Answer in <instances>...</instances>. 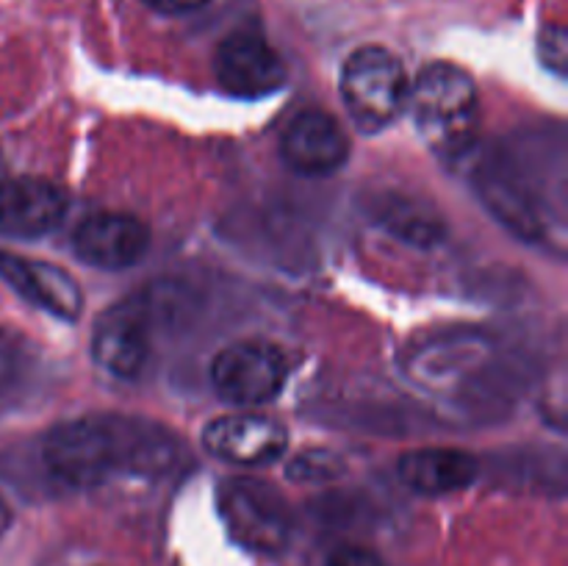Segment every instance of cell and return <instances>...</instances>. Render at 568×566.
<instances>
[{"mask_svg":"<svg viewBox=\"0 0 568 566\" xmlns=\"http://www.w3.org/2000/svg\"><path fill=\"white\" fill-rule=\"evenodd\" d=\"M281 155L300 175H331L347 161L349 142L336 117L322 109H305L283 128Z\"/></svg>","mask_w":568,"mask_h":566,"instance_id":"cell-8","label":"cell"},{"mask_svg":"<svg viewBox=\"0 0 568 566\" xmlns=\"http://www.w3.org/2000/svg\"><path fill=\"white\" fill-rule=\"evenodd\" d=\"M327 566H386L381 560V555L372 553V549L358 547V544H344V547L333 549Z\"/></svg>","mask_w":568,"mask_h":566,"instance_id":"cell-18","label":"cell"},{"mask_svg":"<svg viewBox=\"0 0 568 566\" xmlns=\"http://www.w3.org/2000/svg\"><path fill=\"white\" fill-rule=\"evenodd\" d=\"M72 247L87 264L100 270L133 266L150 247V231L142 220L122 211H94L72 233Z\"/></svg>","mask_w":568,"mask_h":566,"instance_id":"cell-9","label":"cell"},{"mask_svg":"<svg viewBox=\"0 0 568 566\" xmlns=\"http://www.w3.org/2000/svg\"><path fill=\"white\" fill-rule=\"evenodd\" d=\"M220 514L227 530L255 553H277L292 533V514L281 494L253 477H233L220 486Z\"/></svg>","mask_w":568,"mask_h":566,"instance_id":"cell-5","label":"cell"},{"mask_svg":"<svg viewBox=\"0 0 568 566\" xmlns=\"http://www.w3.org/2000/svg\"><path fill=\"white\" fill-rule=\"evenodd\" d=\"M203 447L227 464L264 466L286 453L288 433L270 416L231 414L205 425Z\"/></svg>","mask_w":568,"mask_h":566,"instance_id":"cell-10","label":"cell"},{"mask_svg":"<svg viewBox=\"0 0 568 566\" xmlns=\"http://www.w3.org/2000/svg\"><path fill=\"white\" fill-rule=\"evenodd\" d=\"M408 72L403 61L381 44L353 50L342 70V98L361 131H383L408 105Z\"/></svg>","mask_w":568,"mask_h":566,"instance_id":"cell-3","label":"cell"},{"mask_svg":"<svg viewBox=\"0 0 568 566\" xmlns=\"http://www.w3.org/2000/svg\"><path fill=\"white\" fill-rule=\"evenodd\" d=\"M67 192L48 178H6L0 183V231L37 239L53 231L67 214Z\"/></svg>","mask_w":568,"mask_h":566,"instance_id":"cell-11","label":"cell"},{"mask_svg":"<svg viewBox=\"0 0 568 566\" xmlns=\"http://www.w3.org/2000/svg\"><path fill=\"white\" fill-rule=\"evenodd\" d=\"M20 366V350L17 342L6 331H0V388L9 386Z\"/></svg>","mask_w":568,"mask_h":566,"instance_id":"cell-19","label":"cell"},{"mask_svg":"<svg viewBox=\"0 0 568 566\" xmlns=\"http://www.w3.org/2000/svg\"><path fill=\"white\" fill-rule=\"evenodd\" d=\"M144 3L161 14H189V11L203 9L209 0H144Z\"/></svg>","mask_w":568,"mask_h":566,"instance_id":"cell-20","label":"cell"},{"mask_svg":"<svg viewBox=\"0 0 568 566\" xmlns=\"http://www.w3.org/2000/svg\"><path fill=\"white\" fill-rule=\"evenodd\" d=\"M342 472V458L327 453V449H308V453L297 455L288 466V477H294V481H327V477H336Z\"/></svg>","mask_w":568,"mask_h":566,"instance_id":"cell-16","label":"cell"},{"mask_svg":"<svg viewBox=\"0 0 568 566\" xmlns=\"http://www.w3.org/2000/svg\"><path fill=\"white\" fill-rule=\"evenodd\" d=\"M6 181V161H3V153H0V183Z\"/></svg>","mask_w":568,"mask_h":566,"instance_id":"cell-21","label":"cell"},{"mask_svg":"<svg viewBox=\"0 0 568 566\" xmlns=\"http://www.w3.org/2000/svg\"><path fill=\"white\" fill-rule=\"evenodd\" d=\"M44 466L75 488L100 486L114 472L159 475L178 461V444L164 427L125 416H81L61 422L44 438Z\"/></svg>","mask_w":568,"mask_h":566,"instance_id":"cell-1","label":"cell"},{"mask_svg":"<svg viewBox=\"0 0 568 566\" xmlns=\"http://www.w3.org/2000/svg\"><path fill=\"white\" fill-rule=\"evenodd\" d=\"M408 105L427 148L458 159L475 144L480 128V98L475 78L458 64L433 61L408 89Z\"/></svg>","mask_w":568,"mask_h":566,"instance_id":"cell-2","label":"cell"},{"mask_svg":"<svg viewBox=\"0 0 568 566\" xmlns=\"http://www.w3.org/2000/svg\"><path fill=\"white\" fill-rule=\"evenodd\" d=\"M477 192L514 233L525 239H536L544 233L541 214L514 170L503 164H486L477 170Z\"/></svg>","mask_w":568,"mask_h":566,"instance_id":"cell-15","label":"cell"},{"mask_svg":"<svg viewBox=\"0 0 568 566\" xmlns=\"http://www.w3.org/2000/svg\"><path fill=\"white\" fill-rule=\"evenodd\" d=\"M170 297L161 300L159 289L133 294L111 305L98 320L92 333V355L105 372L116 377H133L148 364L153 336L159 331L161 311Z\"/></svg>","mask_w":568,"mask_h":566,"instance_id":"cell-4","label":"cell"},{"mask_svg":"<svg viewBox=\"0 0 568 566\" xmlns=\"http://www.w3.org/2000/svg\"><path fill=\"white\" fill-rule=\"evenodd\" d=\"M538 55H541L544 64L549 70H555L558 75L566 72V61H568V37H566V28L564 26H547L538 37Z\"/></svg>","mask_w":568,"mask_h":566,"instance_id":"cell-17","label":"cell"},{"mask_svg":"<svg viewBox=\"0 0 568 566\" xmlns=\"http://www.w3.org/2000/svg\"><path fill=\"white\" fill-rule=\"evenodd\" d=\"M216 81L236 98H266L286 83L281 53L253 28L227 33L214 53Z\"/></svg>","mask_w":568,"mask_h":566,"instance_id":"cell-7","label":"cell"},{"mask_svg":"<svg viewBox=\"0 0 568 566\" xmlns=\"http://www.w3.org/2000/svg\"><path fill=\"white\" fill-rule=\"evenodd\" d=\"M0 275L22 300H28L37 309L61 316V320L81 316L83 292L75 277L61 266L0 250Z\"/></svg>","mask_w":568,"mask_h":566,"instance_id":"cell-12","label":"cell"},{"mask_svg":"<svg viewBox=\"0 0 568 566\" xmlns=\"http://www.w3.org/2000/svg\"><path fill=\"white\" fill-rule=\"evenodd\" d=\"M399 477L408 488L425 497L460 492L477 477L475 455L455 447H422L405 453L399 461Z\"/></svg>","mask_w":568,"mask_h":566,"instance_id":"cell-13","label":"cell"},{"mask_svg":"<svg viewBox=\"0 0 568 566\" xmlns=\"http://www.w3.org/2000/svg\"><path fill=\"white\" fill-rule=\"evenodd\" d=\"M366 211H369L372 222H377L383 231L414 244V247H436L447 236V225H444L442 214L433 205H427L425 200L408 198V194H375Z\"/></svg>","mask_w":568,"mask_h":566,"instance_id":"cell-14","label":"cell"},{"mask_svg":"<svg viewBox=\"0 0 568 566\" xmlns=\"http://www.w3.org/2000/svg\"><path fill=\"white\" fill-rule=\"evenodd\" d=\"M288 377L281 350L261 338L227 344L211 364L216 394L233 405H261L283 392Z\"/></svg>","mask_w":568,"mask_h":566,"instance_id":"cell-6","label":"cell"}]
</instances>
